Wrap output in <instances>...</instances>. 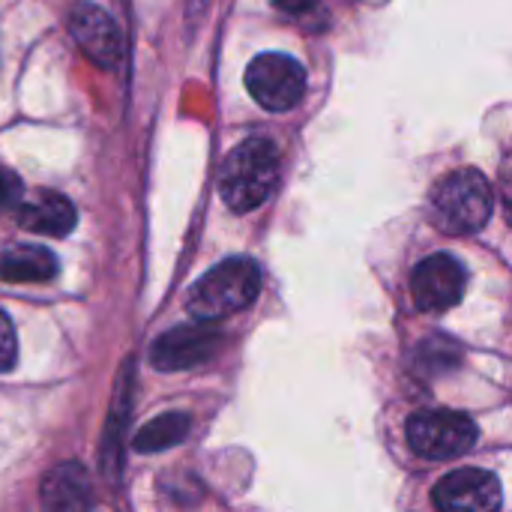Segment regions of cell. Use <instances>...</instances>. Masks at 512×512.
Masks as SVG:
<instances>
[{"label":"cell","mask_w":512,"mask_h":512,"mask_svg":"<svg viewBox=\"0 0 512 512\" xmlns=\"http://www.w3.org/2000/svg\"><path fill=\"white\" fill-rule=\"evenodd\" d=\"M279 177V150L267 138H249L237 144L219 174V195L234 213L261 207Z\"/></svg>","instance_id":"6da1fadb"},{"label":"cell","mask_w":512,"mask_h":512,"mask_svg":"<svg viewBox=\"0 0 512 512\" xmlns=\"http://www.w3.org/2000/svg\"><path fill=\"white\" fill-rule=\"evenodd\" d=\"M261 291V270L252 258H228L216 264L189 294V312L201 324L222 321L255 303Z\"/></svg>","instance_id":"7a4b0ae2"},{"label":"cell","mask_w":512,"mask_h":512,"mask_svg":"<svg viewBox=\"0 0 512 512\" xmlns=\"http://www.w3.org/2000/svg\"><path fill=\"white\" fill-rule=\"evenodd\" d=\"M492 183L474 171L462 168L447 174L432 192V213L447 234H474L492 219Z\"/></svg>","instance_id":"3957f363"},{"label":"cell","mask_w":512,"mask_h":512,"mask_svg":"<svg viewBox=\"0 0 512 512\" xmlns=\"http://www.w3.org/2000/svg\"><path fill=\"white\" fill-rule=\"evenodd\" d=\"M408 444L423 459L465 456L477 441V423L462 411H423L408 420Z\"/></svg>","instance_id":"277c9868"},{"label":"cell","mask_w":512,"mask_h":512,"mask_svg":"<svg viewBox=\"0 0 512 512\" xmlns=\"http://www.w3.org/2000/svg\"><path fill=\"white\" fill-rule=\"evenodd\" d=\"M246 90L267 111H291L306 90V69L279 51L258 54L246 69Z\"/></svg>","instance_id":"5b68a950"},{"label":"cell","mask_w":512,"mask_h":512,"mask_svg":"<svg viewBox=\"0 0 512 512\" xmlns=\"http://www.w3.org/2000/svg\"><path fill=\"white\" fill-rule=\"evenodd\" d=\"M69 33L75 45L99 66V69H120L123 63V33L117 21L96 3H75L69 12Z\"/></svg>","instance_id":"8992f818"},{"label":"cell","mask_w":512,"mask_h":512,"mask_svg":"<svg viewBox=\"0 0 512 512\" xmlns=\"http://www.w3.org/2000/svg\"><path fill=\"white\" fill-rule=\"evenodd\" d=\"M222 336L210 324H186L162 333L153 342L150 360L159 372H189L213 360Z\"/></svg>","instance_id":"52a82bcc"},{"label":"cell","mask_w":512,"mask_h":512,"mask_svg":"<svg viewBox=\"0 0 512 512\" xmlns=\"http://www.w3.org/2000/svg\"><path fill=\"white\" fill-rule=\"evenodd\" d=\"M465 267L453 255H429L411 276V294L420 312H447L465 294Z\"/></svg>","instance_id":"ba28073f"},{"label":"cell","mask_w":512,"mask_h":512,"mask_svg":"<svg viewBox=\"0 0 512 512\" xmlns=\"http://www.w3.org/2000/svg\"><path fill=\"white\" fill-rule=\"evenodd\" d=\"M441 512H501L504 492L495 474L483 468H459L435 486Z\"/></svg>","instance_id":"9c48e42d"},{"label":"cell","mask_w":512,"mask_h":512,"mask_svg":"<svg viewBox=\"0 0 512 512\" xmlns=\"http://www.w3.org/2000/svg\"><path fill=\"white\" fill-rule=\"evenodd\" d=\"M42 512H90V477L81 465H60L42 483Z\"/></svg>","instance_id":"30bf717a"},{"label":"cell","mask_w":512,"mask_h":512,"mask_svg":"<svg viewBox=\"0 0 512 512\" xmlns=\"http://www.w3.org/2000/svg\"><path fill=\"white\" fill-rule=\"evenodd\" d=\"M75 219L78 216H75L72 201L57 192H39L33 201L21 204L18 210L21 228L33 234H45V237H66L75 228Z\"/></svg>","instance_id":"8fae6325"},{"label":"cell","mask_w":512,"mask_h":512,"mask_svg":"<svg viewBox=\"0 0 512 512\" xmlns=\"http://www.w3.org/2000/svg\"><path fill=\"white\" fill-rule=\"evenodd\" d=\"M57 273V258L45 246H12L0 255V282L30 285L48 282Z\"/></svg>","instance_id":"7c38bea8"},{"label":"cell","mask_w":512,"mask_h":512,"mask_svg":"<svg viewBox=\"0 0 512 512\" xmlns=\"http://www.w3.org/2000/svg\"><path fill=\"white\" fill-rule=\"evenodd\" d=\"M189 426L192 423H189L186 414H162V417H156L153 423H147L135 435L132 447L138 453H162V450H171V447H177L189 435Z\"/></svg>","instance_id":"4fadbf2b"},{"label":"cell","mask_w":512,"mask_h":512,"mask_svg":"<svg viewBox=\"0 0 512 512\" xmlns=\"http://www.w3.org/2000/svg\"><path fill=\"white\" fill-rule=\"evenodd\" d=\"M18 360V336L15 324L6 312H0V372H9Z\"/></svg>","instance_id":"5bb4252c"},{"label":"cell","mask_w":512,"mask_h":512,"mask_svg":"<svg viewBox=\"0 0 512 512\" xmlns=\"http://www.w3.org/2000/svg\"><path fill=\"white\" fill-rule=\"evenodd\" d=\"M18 195H21V183H18V177H15L12 171L0 168V207L15 204V201H18Z\"/></svg>","instance_id":"9a60e30c"},{"label":"cell","mask_w":512,"mask_h":512,"mask_svg":"<svg viewBox=\"0 0 512 512\" xmlns=\"http://www.w3.org/2000/svg\"><path fill=\"white\" fill-rule=\"evenodd\" d=\"M282 9H288V12H303V9H309L315 0H276Z\"/></svg>","instance_id":"2e32d148"}]
</instances>
